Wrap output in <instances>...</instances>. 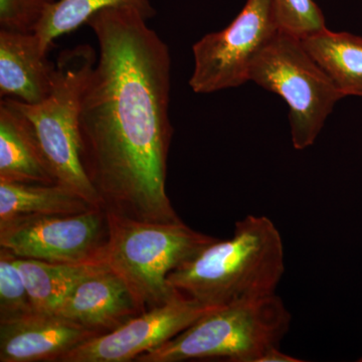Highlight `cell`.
<instances>
[{"instance_id": "9", "label": "cell", "mask_w": 362, "mask_h": 362, "mask_svg": "<svg viewBox=\"0 0 362 362\" xmlns=\"http://www.w3.org/2000/svg\"><path fill=\"white\" fill-rule=\"evenodd\" d=\"M220 306L178 293L168 303L133 317L117 329L83 342L59 362H128L173 339Z\"/></svg>"}, {"instance_id": "16", "label": "cell", "mask_w": 362, "mask_h": 362, "mask_svg": "<svg viewBox=\"0 0 362 362\" xmlns=\"http://www.w3.org/2000/svg\"><path fill=\"white\" fill-rule=\"evenodd\" d=\"M35 311L56 313L76 286L101 262L86 264L51 263L16 257Z\"/></svg>"}, {"instance_id": "14", "label": "cell", "mask_w": 362, "mask_h": 362, "mask_svg": "<svg viewBox=\"0 0 362 362\" xmlns=\"http://www.w3.org/2000/svg\"><path fill=\"white\" fill-rule=\"evenodd\" d=\"M301 42L343 96L362 97V37L326 28Z\"/></svg>"}, {"instance_id": "12", "label": "cell", "mask_w": 362, "mask_h": 362, "mask_svg": "<svg viewBox=\"0 0 362 362\" xmlns=\"http://www.w3.org/2000/svg\"><path fill=\"white\" fill-rule=\"evenodd\" d=\"M56 64L35 33L0 30V96L26 104L44 101L51 93Z\"/></svg>"}, {"instance_id": "21", "label": "cell", "mask_w": 362, "mask_h": 362, "mask_svg": "<svg viewBox=\"0 0 362 362\" xmlns=\"http://www.w3.org/2000/svg\"><path fill=\"white\" fill-rule=\"evenodd\" d=\"M302 359L297 358L289 354H286L284 352L281 351L280 347H276V349H270L267 351L261 358L259 359V362H302Z\"/></svg>"}, {"instance_id": "11", "label": "cell", "mask_w": 362, "mask_h": 362, "mask_svg": "<svg viewBox=\"0 0 362 362\" xmlns=\"http://www.w3.org/2000/svg\"><path fill=\"white\" fill-rule=\"evenodd\" d=\"M56 313L101 335L143 311L125 281L102 263L76 286Z\"/></svg>"}, {"instance_id": "3", "label": "cell", "mask_w": 362, "mask_h": 362, "mask_svg": "<svg viewBox=\"0 0 362 362\" xmlns=\"http://www.w3.org/2000/svg\"><path fill=\"white\" fill-rule=\"evenodd\" d=\"M106 213L108 238L100 262L125 281L143 312L173 299L178 292L169 287V274L218 239L181 220L145 221Z\"/></svg>"}, {"instance_id": "20", "label": "cell", "mask_w": 362, "mask_h": 362, "mask_svg": "<svg viewBox=\"0 0 362 362\" xmlns=\"http://www.w3.org/2000/svg\"><path fill=\"white\" fill-rule=\"evenodd\" d=\"M57 0H0V30L35 33Z\"/></svg>"}, {"instance_id": "13", "label": "cell", "mask_w": 362, "mask_h": 362, "mask_svg": "<svg viewBox=\"0 0 362 362\" xmlns=\"http://www.w3.org/2000/svg\"><path fill=\"white\" fill-rule=\"evenodd\" d=\"M0 180L58 185L32 123L11 98L0 102Z\"/></svg>"}, {"instance_id": "19", "label": "cell", "mask_w": 362, "mask_h": 362, "mask_svg": "<svg viewBox=\"0 0 362 362\" xmlns=\"http://www.w3.org/2000/svg\"><path fill=\"white\" fill-rule=\"evenodd\" d=\"M279 28L302 37L326 28L325 18L314 0H273Z\"/></svg>"}, {"instance_id": "4", "label": "cell", "mask_w": 362, "mask_h": 362, "mask_svg": "<svg viewBox=\"0 0 362 362\" xmlns=\"http://www.w3.org/2000/svg\"><path fill=\"white\" fill-rule=\"evenodd\" d=\"M292 316L277 294L221 305L192 326L138 356V362H180L223 358L259 362L280 347Z\"/></svg>"}, {"instance_id": "22", "label": "cell", "mask_w": 362, "mask_h": 362, "mask_svg": "<svg viewBox=\"0 0 362 362\" xmlns=\"http://www.w3.org/2000/svg\"><path fill=\"white\" fill-rule=\"evenodd\" d=\"M359 361V362H362V356L361 357V358L358 359V361Z\"/></svg>"}, {"instance_id": "5", "label": "cell", "mask_w": 362, "mask_h": 362, "mask_svg": "<svg viewBox=\"0 0 362 362\" xmlns=\"http://www.w3.org/2000/svg\"><path fill=\"white\" fill-rule=\"evenodd\" d=\"M97 58L89 45L65 49L57 59L51 93L44 101L26 104L13 100L32 123L58 185L103 207L80 157L81 109Z\"/></svg>"}, {"instance_id": "10", "label": "cell", "mask_w": 362, "mask_h": 362, "mask_svg": "<svg viewBox=\"0 0 362 362\" xmlns=\"http://www.w3.org/2000/svg\"><path fill=\"white\" fill-rule=\"evenodd\" d=\"M97 335L58 313L33 311L20 318L0 321V361L59 362Z\"/></svg>"}, {"instance_id": "6", "label": "cell", "mask_w": 362, "mask_h": 362, "mask_svg": "<svg viewBox=\"0 0 362 362\" xmlns=\"http://www.w3.org/2000/svg\"><path fill=\"white\" fill-rule=\"evenodd\" d=\"M249 82L275 93L289 107L293 146L315 143L335 105L344 98L301 39L279 30L252 59Z\"/></svg>"}, {"instance_id": "7", "label": "cell", "mask_w": 362, "mask_h": 362, "mask_svg": "<svg viewBox=\"0 0 362 362\" xmlns=\"http://www.w3.org/2000/svg\"><path fill=\"white\" fill-rule=\"evenodd\" d=\"M279 30L273 0H247L232 23L192 47L189 87L197 94H211L249 82L252 59Z\"/></svg>"}, {"instance_id": "17", "label": "cell", "mask_w": 362, "mask_h": 362, "mask_svg": "<svg viewBox=\"0 0 362 362\" xmlns=\"http://www.w3.org/2000/svg\"><path fill=\"white\" fill-rule=\"evenodd\" d=\"M131 7L146 18H153L156 11L151 0H57L49 9L35 35L45 51L57 37L77 30L94 14L107 8Z\"/></svg>"}, {"instance_id": "1", "label": "cell", "mask_w": 362, "mask_h": 362, "mask_svg": "<svg viewBox=\"0 0 362 362\" xmlns=\"http://www.w3.org/2000/svg\"><path fill=\"white\" fill-rule=\"evenodd\" d=\"M88 25L99 57L80 115V157L104 209L145 221H176L166 194L173 136L168 45L139 11H99Z\"/></svg>"}, {"instance_id": "18", "label": "cell", "mask_w": 362, "mask_h": 362, "mask_svg": "<svg viewBox=\"0 0 362 362\" xmlns=\"http://www.w3.org/2000/svg\"><path fill=\"white\" fill-rule=\"evenodd\" d=\"M16 256L0 247V321L13 320L35 311Z\"/></svg>"}, {"instance_id": "2", "label": "cell", "mask_w": 362, "mask_h": 362, "mask_svg": "<svg viewBox=\"0 0 362 362\" xmlns=\"http://www.w3.org/2000/svg\"><path fill=\"white\" fill-rule=\"evenodd\" d=\"M285 272L282 237L265 216L250 214L233 237L216 239L171 272L169 287L207 305L275 294Z\"/></svg>"}, {"instance_id": "15", "label": "cell", "mask_w": 362, "mask_h": 362, "mask_svg": "<svg viewBox=\"0 0 362 362\" xmlns=\"http://www.w3.org/2000/svg\"><path fill=\"white\" fill-rule=\"evenodd\" d=\"M93 207L99 206L61 185L0 180V221L18 216L80 214Z\"/></svg>"}, {"instance_id": "8", "label": "cell", "mask_w": 362, "mask_h": 362, "mask_svg": "<svg viewBox=\"0 0 362 362\" xmlns=\"http://www.w3.org/2000/svg\"><path fill=\"white\" fill-rule=\"evenodd\" d=\"M107 238L104 207L75 214L18 216L0 221V247L18 258L65 264L100 262Z\"/></svg>"}]
</instances>
